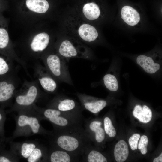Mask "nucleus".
<instances>
[{"mask_svg":"<svg viewBox=\"0 0 162 162\" xmlns=\"http://www.w3.org/2000/svg\"><path fill=\"white\" fill-rule=\"evenodd\" d=\"M50 137L51 147L63 149L81 159L86 148L90 145V140L84 127L72 131H52Z\"/></svg>","mask_w":162,"mask_h":162,"instance_id":"obj_1","label":"nucleus"},{"mask_svg":"<svg viewBox=\"0 0 162 162\" xmlns=\"http://www.w3.org/2000/svg\"><path fill=\"white\" fill-rule=\"evenodd\" d=\"M15 116L16 127L11 137L7 141L21 136L27 137L34 135H50L52 131L44 128L41 125V120L38 114L32 107L19 111Z\"/></svg>","mask_w":162,"mask_h":162,"instance_id":"obj_2","label":"nucleus"},{"mask_svg":"<svg viewBox=\"0 0 162 162\" xmlns=\"http://www.w3.org/2000/svg\"><path fill=\"white\" fill-rule=\"evenodd\" d=\"M64 32L88 44L93 42L98 36L96 28L77 13H69L65 15L64 18Z\"/></svg>","mask_w":162,"mask_h":162,"instance_id":"obj_3","label":"nucleus"},{"mask_svg":"<svg viewBox=\"0 0 162 162\" xmlns=\"http://www.w3.org/2000/svg\"><path fill=\"white\" fill-rule=\"evenodd\" d=\"M33 107L41 120H47L51 123L54 131H72L83 127L82 123L83 121L58 110L46 107H40L36 104L33 106Z\"/></svg>","mask_w":162,"mask_h":162,"instance_id":"obj_4","label":"nucleus"},{"mask_svg":"<svg viewBox=\"0 0 162 162\" xmlns=\"http://www.w3.org/2000/svg\"><path fill=\"white\" fill-rule=\"evenodd\" d=\"M42 92L38 82L25 80L21 87L15 94L14 102L6 113L32 108L40 98Z\"/></svg>","mask_w":162,"mask_h":162,"instance_id":"obj_5","label":"nucleus"},{"mask_svg":"<svg viewBox=\"0 0 162 162\" xmlns=\"http://www.w3.org/2000/svg\"><path fill=\"white\" fill-rule=\"evenodd\" d=\"M64 34V38L56 46L58 55L68 62L73 58L91 59L92 54L89 47L76 38Z\"/></svg>","mask_w":162,"mask_h":162,"instance_id":"obj_6","label":"nucleus"},{"mask_svg":"<svg viewBox=\"0 0 162 162\" xmlns=\"http://www.w3.org/2000/svg\"><path fill=\"white\" fill-rule=\"evenodd\" d=\"M42 59L44 67L58 83L74 86L67 64L68 61L57 53L46 54Z\"/></svg>","mask_w":162,"mask_h":162,"instance_id":"obj_7","label":"nucleus"},{"mask_svg":"<svg viewBox=\"0 0 162 162\" xmlns=\"http://www.w3.org/2000/svg\"><path fill=\"white\" fill-rule=\"evenodd\" d=\"M46 107L56 109L81 120H84L81 104L64 94H56L47 103Z\"/></svg>","mask_w":162,"mask_h":162,"instance_id":"obj_8","label":"nucleus"},{"mask_svg":"<svg viewBox=\"0 0 162 162\" xmlns=\"http://www.w3.org/2000/svg\"><path fill=\"white\" fill-rule=\"evenodd\" d=\"M20 82L16 71L0 77V106H11Z\"/></svg>","mask_w":162,"mask_h":162,"instance_id":"obj_9","label":"nucleus"},{"mask_svg":"<svg viewBox=\"0 0 162 162\" xmlns=\"http://www.w3.org/2000/svg\"><path fill=\"white\" fill-rule=\"evenodd\" d=\"M33 69L35 80L44 90L48 93H56L58 88V82L45 67L40 63H36L34 64Z\"/></svg>","mask_w":162,"mask_h":162,"instance_id":"obj_10","label":"nucleus"},{"mask_svg":"<svg viewBox=\"0 0 162 162\" xmlns=\"http://www.w3.org/2000/svg\"><path fill=\"white\" fill-rule=\"evenodd\" d=\"M85 131L90 140L98 144L104 140L106 133L102 127L101 121L97 119L87 118L84 120Z\"/></svg>","mask_w":162,"mask_h":162,"instance_id":"obj_11","label":"nucleus"},{"mask_svg":"<svg viewBox=\"0 0 162 162\" xmlns=\"http://www.w3.org/2000/svg\"><path fill=\"white\" fill-rule=\"evenodd\" d=\"M75 94L79 100L83 110H86L93 114L98 113L107 105L105 100L100 99L78 92Z\"/></svg>","mask_w":162,"mask_h":162,"instance_id":"obj_12","label":"nucleus"},{"mask_svg":"<svg viewBox=\"0 0 162 162\" xmlns=\"http://www.w3.org/2000/svg\"><path fill=\"white\" fill-rule=\"evenodd\" d=\"M10 150L20 158L27 159L34 148L39 144L33 140L22 142H14L9 141Z\"/></svg>","mask_w":162,"mask_h":162,"instance_id":"obj_13","label":"nucleus"},{"mask_svg":"<svg viewBox=\"0 0 162 162\" xmlns=\"http://www.w3.org/2000/svg\"><path fill=\"white\" fill-rule=\"evenodd\" d=\"M81 158L61 149L51 147L48 150L46 162H73L81 161Z\"/></svg>","mask_w":162,"mask_h":162,"instance_id":"obj_14","label":"nucleus"},{"mask_svg":"<svg viewBox=\"0 0 162 162\" xmlns=\"http://www.w3.org/2000/svg\"><path fill=\"white\" fill-rule=\"evenodd\" d=\"M100 13L98 6L94 2L85 3L80 11L77 13L82 19L88 22L98 19Z\"/></svg>","mask_w":162,"mask_h":162,"instance_id":"obj_15","label":"nucleus"},{"mask_svg":"<svg viewBox=\"0 0 162 162\" xmlns=\"http://www.w3.org/2000/svg\"><path fill=\"white\" fill-rule=\"evenodd\" d=\"M50 37L46 32H42L37 34L33 38L30 47L32 52L40 53L45 51L49 45Z\"/></svg>","mask_w":162,"mask_h":162,"instance_id":"obj_16","label":"nucleus"},{"mask_svg":"<svg viewBox=\"0 0 162 162\" xmlns=\"http://www.w3.org/2000/svg\"><path fill=\"white\" fill-rule=\"evenodd\" d=\"M121 13L123 20L129 25H135L140 21L139 14L136 10L130 6L123 7L122 9Z\"/></svg>","mask_w":162,"mask_h":162,"instance_id":"obj_17","label":"nucleus"},{"mask_svg":"<svg viewBox=\"0 0 162 162\" xmlns=\"http://www.w3.org/2000/svg\"><path fill=\"white\" fill-rule=\"evenodd\" d=\"M138 64L146 72L153 74L160 68V66L158 63H155L150 57L144 55H140L137 58Z\"/></svg>","mask_w":162,"mask_h":162,"instance_id":"obj_18","label":"nucleus"},{"mask_svg":"<svg viewBox=\"0 0 162 162\" xmlns=\"http://www.w3.org/2000/svg\"><path fill=\"white\" fill-rule=\"evenodd\" d=\"M81 161L87 162H106L107 160L102 154L92 148L90 145L86 148Z\"/></svg>","mask_w":162,"mask_h":162,"instance_id":"obj_19","label":"nucleus"},{"mask_svg":"<svg viewBox=\"0 0 162 162\" xmlns=\"http://www.w3.org/2000/svg\"><path fill=\"white\" fill-rule=\"evenodd\" d=\"M133 114L134 117L144 123L149 122L152 117L151 110L146 105H143L142 107L140 105H136L133 111Z\"/></svg>","mask_w":162,"mask_h":162,"instance_id":"obj_20","label":"nucleus"},{"mask_svg":"<svg viewBox=\"0 0 162 162\" xmlns=\"http://www.w3.org/2000/svg\"><path fill=\"white\" fill-rule=\"evenodd\" d=\"M115 159L118 162H123L127 159L129 155L128 146L124 140L119 141L116 144L114 149Z\"/></svg>","mask_w":162,"mask_h":162,"instance_id":"obj_21","label":"nucleus"},{"mask_svg":"<svg viewBox=\"0 0 162 162\" xmlns=\"http://www.w3.org/2000/svg\"><path fill=\"white\" fill-rule=\"evenodd\" d=\"M48 152L47 149L39 144L26 159L28 162H46Z\"/></svg>","mask_w":162,"mask_h":162,"instance_id":"obj_22","label":"nucleus"},{"mask_svg":"<svg viewBox=\"0 0 162 162\" xmlns=\"http://www.w3.org/2000/svg\"><path fill=\"white\" fill-rule=\"evenodd\" d=\"M26 4L30 10L40 14L46 13L49 7L46 0H26Z\"/></svg>","mask_w":162,"mask_h":162,"instance_id":"obj_23","label":"nucleus"},{"mask_svg":"<svg viewBox=\"0 0 162 162\" xmlns=\"http://www.w3.org/2000/svg\"><path fill=\"white\" fill-rule=\"evenodd\" d=\"M0 56V77L16 72L14 64Z\"/></svg>","mask_w":162,"mask_h":162,"instance_id":"obj_24","label":"nucleus"},{"mask_svg":"<svg viewBox=\"0 0 162 162\" xmlns=\"http://www.w3.org/2000/svg\"><path fill=\"white\" fill-rule=\"evenodd\" d=\"M103 82L106 88L110 91L115 92L118 88L117 80L115 76L112 75L106 74L103 78Z\"/></svg>","mask_w":162,"mask_h":162,"instance_id":"obj_25","label":"nucleus"},{"mask_svg":"<svg viewBox=\"0 0 162 162\" xmlns=\"http://www.w3.org/2000/svg\"><path fill=\"white\" fill-rule=\"evenodd\" d=\"M20 161V158L10 150L4 149L0 150V162H17Z\"/></svg>","mask_w":162,"mask_h":162,"instance_id":"obj_26","label":"nucleus"},{"mask_svg":"<svg viewBox=\"0 0 162 162\" xmlns=\"http://www.w3.org/2000/svg\"><path fill=\"white\" fill-rule=\"evenodd\" d=\"M104 129L105 133L110 137H114L116 134L115 129L112 121L108 117H105L104 119Z\"/></svg>","mask_w":162,"mask_h":162,"instance_id":"obj_27","label":"nucleus"},{"mask_svg":"<svg viewBox=\"0 0 162 162\" xmlns=\"http://www.w3.org/2000/svg\"><path fill=\"white\" fill-rule=\"evenodd\" d=\"M4 109V108L0 106V138L2 142L6 140L5 136L4 124L6 120L7 113Z\"/></svg>","mask_w":162,"mask_h":162,"instance_id":"obj_28","label":"nucleus"},{"mask_svg":"<svg viewBox=\"0 0 162 162\" xmlns=\"http://www.w3.org/2000/svg\"><path fill=\"white\" fill-rule=\"evenodd\" d=\"M9 43V36L7 31L4 28H0V49L7 47Z\"/></svg>","mask_w":162,"mask_h":162,"instance_id":"obj_29","label":"nucleus"},{"mask_svg":"<svg viewBox=\"0 0 162 162\" xmlns=\"http://www.w3.org/2000/svg\"><path fill=\"white\" fill-rule=\"evenodd\" d=\"M148 142L147 136L143 135L141 137L138 145V148L142 154H144L147 152V146Z\"/></svg>","mask_w":162,"mask_h":162,"instance_id":"obj_30","label":"nucleus"},{"mask_svg":"<svg viewBox=\"0 0 162 162\" xmlns=\"http://www.w3.org/2000/svg\"><path fill=\"white\" fill-rule=\"evenodd\" d=\"M140 137V135L138 134H135L131 136L129 140V143L132 150L137 149L138 143Z\"/></svg>","mask_w":162,"mask_h":162,"instance_id":"obj_31","label":"nucleus"},{"mask_svg":"<svg viewBox=\"0 0 162 162\" xmlns=\"http://www.w3.org/2000/svg\"><path fill=\"white\" fill-rule=\"evenodd\" d=\"M153 162H162V153L160 154L159 156L154 159Z\"/></svg>","mask_w":162,"mask_h":162,"instance_id":"obj_32","label":"nucleus"},{"mask_svg":"<svg viewBox=\"0 0 162 162\" xmlns=\"http://www.w3.org/2000/svg\"><path fill=\"white\" fill-rule=\"evenodd\" d=\"M4 148L3 146L1 141H0V150Z\"/></svg>","mask_w":162,"mask_h":162,"instance_id":"obj_33","label":"nucleus"}]
</instances>
